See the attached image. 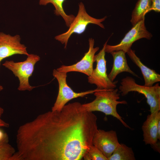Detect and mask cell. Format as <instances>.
<instances>
[{
    "instance_id": "24",
    "label": "cell",
    "mask_w": 160,
    "mask_h": 160,
    "mask_svg": "<svg viewBox=\"0 0 160 160\" xmlns=\"http://www.w3.org/2000/svg\"><path fill=\"white\" fill-rule=\"evenodd\" d=\"M3 87L2 86L0 85V91H2V90H3Z\"/></svg>"
},
{
    "instance_id": "1",
    "label": "cell",
    "mask_w": 160,
    "mask_h": 160,
    "mask_svg": "<svg viewBox=\"0 0 160 160\" xmlns=\"http://www.w3.org/2000/svg\"><path fill=\"white\" fill-rule=\"evenodd\" d=\"M97 118L82 104L41 114L20 126L16 134V160H80L92 145Z\"/></svg>"
},
{
    "instance_id": "19",
    "label": "cell",
    "mask_w": 160,
    "mask_h": 160,
    "mask_svg": "<svg viewBox=\"0 0 160 160\" xmlns=\"http://www.w3.org/2000/svg\"><path fill=\"white\" fill-rule=\"evenodd\" d=\"M15 152L14 148L8 143L0 146V160H12Z\"/></svg>"
},
{
    "instance_id": "5",
    "label": "cell",
    "mask_w": 160,
    "mask_h": 160,
    "mask_svg": "<svg viewBox=\"0 0 160 160\" xmlns=\"http://www.w3.org/2000/svg\"><path fill=\"white\" fill-rule=\"evenodd\" d=\"M79 6L77 14L75 17L68 31L55 37L56 40L64 44L65 48H66L68 40L71 35L74 33L79 34H82L84 32L89 24H95L102 28H105L102 23L107 18L106 16L100 19L93 17L87 13L85 6L82 2L79 3Z\"/></svg>"
},
{
    "instance_id": "2",
    "label": "cell",
    "mask_w": 160,
    "mask_h": 160,
    "mask_svg": "<svg viewBox=\"0 0 160 160\" xmlns=\"http://www.w3.org/2000/svg\"><path fill=\"white\" fill-rule=\"evenodd\" d=\"M118 91L117 89H99L94 93L95 98L93 101L82 105L88 111H100L106 115L112 116L119 120L125 127L130 128L117 111L118 104L127 103L125 100H118L120 99V94Z\"/></svg>"
},
{
    "instance_id": "4",
    "label": "cell",
    "mask_w": 160,
    "mask_h": 160,
    "mask_svg": "<svg viewBox=\"0 0 160 160\" xmlns=\"http://www.w3.org/2000/svg\"><path fill=\"white\" fill-rule=\"evenodd\" d=\"M27 56L26 60L23 61L17 62L13 60H6L3 64L18 78L19 84L17 89L20 91H30L35 87L30 85L29 80L32 75L35 65L40 60V57L33 54H28Z\"/></svg>"
},
{
    "instance_id": "7",
    "label": "cell",
    "mask_w": 160,
    "mask_h": 160,
    "mask_svg": "<svg viewBox=\"0 0 160 160\" xmlns=\"http://www.w3.org/2000/svg\"><path fill=\"white\" fill-rule=\"evenodd\" d=\"M108 39L103 45L100 52L95 56L96 67L93 69L91 75L88 77V82L95 85L99 89H112L116 87L117 81H112L109 79L107 73L106 61L105 58V47Z\"/></svg>"
},
{
    "instance_id": "17",
    "label": "cell",
    "mask_w": 160,
    "mask_h": 160,
    "mask_svg": "<svg viewBox=\"0 0 160 160\" xmlns=\"http://www.w3.org/2000/svg\"><path fill=\"white\" fill-rule=\"evenodd\" d=\"M132 149L123 143H119L108 160H135Z\"/></svg>"
},
{
    "instance_id": "11",
    "label": "cell",
    "mask_w": 160,
    "mask_h": 160,
    "mask_svg": "<svg viewBox=\"0 0 160 160\" xmlns=\"http://www.w3.org/2000/svg\"><path fill=\"white\" fill-rule=\"evenodd\" d=\"M116 131L98 129L95 134L92 144L108 159L119 144Z\"/></svg>"
},
{
    "instance_id": "9",
    "label": "cell",
    "mask_w": 160,
    "mask_h": 160,
    "mask_svg": "<svg viewBox=\"0 0 160 160\" xmlns=\"http://www.w3.org/2000/svg\"><path fill=\"white\" fill-rule=\"evenodd\" d=\"M18 35L13 36L0 32V68L1 62L6 58L15 55H27V47L21 42Z\"/></svg>"
},
{
    "instance_id": "6",
    "label": "cell",
    "mask_w": 160,
    "mask_h": 160,
    "mask_svg": "<svg viewBox=\"0 0 160 160\" xmlns=\"http://www.w3.org/2000/svg\"><path fill=\"white\" fill-rule=\"evenodd\" d=\"M67 73L59 71L56 69L53 70V75L58 81L59 89L56 100L51 110L52 111H60L70 100L93 93L99 89L97 88L80 92H76L67 84Z\"/></svg>"
},
{
    "instance_id": "13",
    "label": "cell",
    "mask_w": 160,
    "mask_h": 160,
    "mask_svg": "<svg viewBox=\"0 0 160 160\" xmlns=\"http://www.w3.org/2000/svg\"><path fill=\"white\" fill-rule=\"evenodd\" d=\"M126 53L122 50L112 51L110 53L113 58V64L108 77L112 81H114L118 74L124 72H128L135 76L138 77V75L130 69L128 65Z\"/></svg>"
},
{
    "instance_id": "12",
    "label": "cell",
    "mask_w": 160,
    "mask_h": 160,
    "mask_svg": "<svg viewBox=\"0 0 160 160\" xmlns=\"http://www.w3.org/2000/svg\"><path fill=\"white\" fill-rule=\"evenodd\" d=\"M160 120V111L151 113L147 116L142 126L143 141L146 145H154L157 143V125Z\"/></svg>"
},
{
    "instance_id": "15",
    "label": "cell",
    "mask_w": 160,
    "mask_h": 160,
    "mask_svg": "<svg viewBox=\"0 0 160 160\" xmlns=\"http://www.w3.org/2000/svg\"><path fill=\"white\" fill-rule=\"evenodd\" d=\"M151 0H138L133 10L130 21L132 26L145 19V15L151 11Z\"/></svg>"
},
{
    "instance_id": "10",
    "label": "cell",
    "mask_w": 160,
    "mask_h": 160,
    "mask_svg": "<svg viewBox=\"0 0 160 160\" xmlns=\"http://www.w3.org/2000/svg\"><path fill=\"white\" fill-rule=\"evenodd\" d=\"M89 43L88 50L79 61L71 65H62L56 70L67 73L70 72H78L84 73L88 77L90 76L94 69L93 65L95 62V54L99 50V48L94 47L95 41L92 38L89 39Z\"/></svg>"
},
{
    "instance_id": "18",
    "label": "cell",
    "mask_w": 160,
    "mask_h": 160,
    "mask_svg": "<svg viewBox=\"0 0 160 160\" xmlns=\"http://www.w3.org/2000/svg\"><path fill=\"white\" fill-rule=\"evenodd\" d=\"M84 160H108L102 152L96 147L92 145L84 156Z\"/></svg>"
},
{
    "instance_id": "20",
    "label": "cell",
    "mask_w": 160,
    "mask_h": 160,
    "mask_svg": "<svg viewBox=\"0 0 160 160\" xmlns=\"http://www.w3.org/2000/svg\"><path fill=\"white\" fill-rule=\"evenodd\" d=\"M152 10L156 12H160V0H151V11Z\"/></svg>"
},
{
    "instance_id": "14",
    "label": "cell",
    "mask_w": 160,
    "mask_h": 160,
    "mask_svg": "<svg viewBox=\"0 0 160 160\" xmlns=\"http://www.w3.org/2000/svg\"><path fill=\"white\" fill-rule=\"evenodd\" d=\"M132 61L140 69L145 81L144 85L151 87L160 81V75L153 69L148 67L141 61L136 55L135 50L130 49L127 53Z\"/></svg>"
},
{
    "instance_id": "8",
    "label": "cell",
    "mask_w": 160,
    "mask_h": 160,
    "mask_svg": "<svg viewBox=\"0 0 160 160\" xmlns=\"http://www.w3.org/2000/svg\"><path fill=\"white\" fill-rule=\"evenodd\" d=\"M145 20L144 19L133 26L118 44L113 45L107 44L105 52L110 53L112 51L122 50L126 53L131 49L133 44L137 40L142 38L151 39L153 35L147 30Z\"/></svg>"
},
{
    "instance_id": "16",
    "label": "cell",
    "mask_w": 160,
    "mask_h": 160,
    "mask_svg": "<svg viewBox=\"0 0 160 160\" xmlns=\"http://www.w3.org/2000/svg\"><path fill=\"white\" fill-rule=\"evenodd\" d=\"M66 0H39V4L41 5H46L49 3L52 4L55 8V14L57 16H61L64 20L66 25L69 27L75 16L73 15H68L65 12L63 4Z\"/></svg>"
},
{
    "instance_id": "22",
    "label": "cell",
    "mask_w": 160,
    "mask_h": 160,
    "mask_svg": "<svg viewBox=\"0 0 160 160\" xmlns=\"http://www.w3.org/2000/svg\"><path fill=\"white\" fill-rule=\"evenodd\" d=\"M4 112V109L0 107V127H8L9 126L8 123L5 122L1 119V117Z\"/></svg>"
},
{
    "instance_id": "23",
    "label": "cell",
    "mask_w": 160,
    "mask_h": 160,
    "mask_svg": "<svg viewBox=\"0 0 160 160\" xmlns=\"http://www.w3.org/2000/svg\"><path fill=\"white\" fill-rule=\"evenodd\" d=\"M157 136L158 140H160V120H159L157 125Z\"/></svg>"
},
{
    "instance_id": "3",
    "label": "cell",
    "mask_w": 160,
    "mask_h": 160,
    "mask_svg": "<svg viewBox=\"0 0 160 160\" xmlns=\"http://www.w3.org/2000/svg\"><path fill=\"white\" fill-rule=\"evenodd\" d=\"M119 87L122 96L127 95L131 92H137L143 95L150 107L151 113L160 110V86L158 83L151 87L137 84L135 79L127 76L121 80Z\"/></svg>"
},
{
    "instance_id": "21",
    "label": "cell",
    "mask_w": 160,
    "mask_h": 160,
    "mask_svg": "<svg viewBox=\"0 0 160 160\" xmlns=\"http://www.w3.org/2000/svg\"><path fill=\"white\" fill-rule=\"evenodd\" d=\"M8 135L6 133L0 128V146L3 144L8 143Z\"/></svg>"
}]
</instances>
